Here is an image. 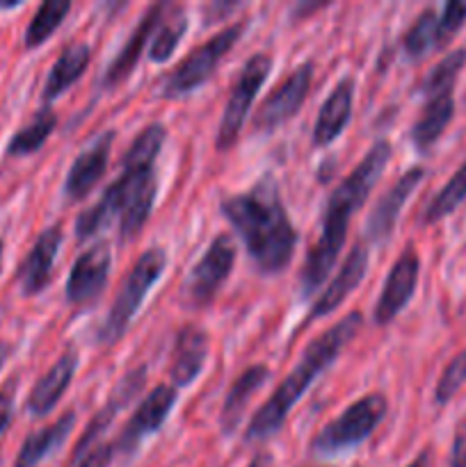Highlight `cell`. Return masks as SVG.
Returning a JSON list of instances; mask_svg holds the SVG:
<instances>
[{"label": "cell", "instance_id": "1", "mask_svg": "<svg viewBox=\"0 0 466 467\" xmlns=\"http://www.w3.org/2000/svg\"><path fill=\"white\" fill-rule=\"evenodd\" d=\"M164 140L167 128L163 123H151L131 141L122 158V173L110 182L94 205L78 214V240L94 237L112 222H117L122 240H132L144 228L158 194L155 158L163 150Z\"/></svg>", "mask_w": 466, "mask_h": 467}, {"label": "cell", "instance_id": "2", "mask_svg": "<svg viewBox=\"0 0 466 467\" xmlns=\"http://www.w3.org/2000/svg\"><path fill=\"white\" fill-rule=\"evenodd\" d=\"M388 160H391V144L387 140L375 141L368 149V153L359 160V164L332 192V196L327 201V208L323 213L320 235L315 240V244L311 246L300 274V287L304 296L318 292L323 287V283L329 278L338 255H341L343 244H345L352 214L368 199L375 182L379 181V176L387 169Z\"/></svg>", "mask_w": 466, "mask_h": 467}, {"label": "cell", "instance_id": "3", "mask_svg": "<svg viewBox=\"0 0 466 467\" xmlns=\"http://www.w3.org/2000/svg\"><path fill=\"white\" fill-rule=\"evenodd\" d=\"M219 210L260 274H279L288 267L300 235L274 182H259L249 192L224 196Z\"/></svg>", "mask_w": 466, "mask_h": 467}, {"label": "cell", "instance_id": "4", "mask_svg": "<svg viewBox=\"0 0 466 467\" xmlns=\"http://www.w3.org/2000/svg\"><path fill=\"white\" fill-rule=\"evenodd\" d=\"M361 327H364L361 313H350L345 315L341 322L334 324L329 331L320 333V336L306 347V351L302 354L295 369L279 383L277 390L270 395V400L256 410L249 427H247L245 431V442L268 441L270 436H274V433L283 427L288 413L295 409L297 401L304 397V392L313 386L315 379H318L320 374L327 372V369L332 368L334 360H336L338 356H341V351L350 345V340H355V336L359 333Z\"/></svg>", "mask_w": 466, "mask_h": 467}, {"label": "cell", "instance_id": "5", "mask_svg": "<svg viewBox=\"0 0 466 467\" xmlns=\"http://www.w3.org/2000/svg\"><path fill=\"white\" fill-rule=\"evenodd\" d=\"M164 267H167V255H164L163 249H149L137 258V263L132 265L131 272L123 278L117 296H114L108 317L103 319L99 333H96L99 345L110 347L117 340H122L123 333L131 327L132 317L140 310L142 301L146 299L151 287L163 276Z\"/></svg>", "mask_w": 466, "mask_h": 467}, {"label": "cell", "instance_id": "6", "mask_svg": "<svg viewBox=\"0 0 466 467\" xmlns=\"http://www.w3.org/2000/svg\"><path fill=\"white\" fill-rule=\"evenodd\" d=\"M388 413V401L382 392H370L347 406L336 420L324 424L311 442V451L323 459L350 451L368 441Z\"/></svg>", "mask_w": 466, "mask_h": 467}, {"label": "cell", "instance_id": "7", "mask_svg": "<svg viewBox=\"0 0 466 467\" xmlns=\"http://www.w3.org/2000/svg\"><path fill=\"white\" fill-rule=\"evenodd\" d=\"M242 30H245V23H233V26H227L224 30H219L217 35H213L210 39H206L204 44L196 46V48H192L190 53L167 73V78L163 80V87H160V94H163L164 99H178V96L190 94L196 87L208 82L210 76L215 73V68L222 64L224 55L236 46L238 39H240Z\"/></svg>", "mask_w": 466, "mask_h": 467}, {"label": "cell", "instance_id": "8", "mask_svg": "<svg viewBox=\"0 0 466 467\" xmlns=\"http://www.w3.org/2000/svg\"><path fill=\"white\" fill-rule=\"evenodd\" d=\"M270 68H272V57L265 53L254 55L245 62V67L238 73L236 82L231 87V94H228L227 108H224L222 121H219L217 137H215V144L217 149L227 150L236 144V140L240 137L242 126H245V119L249 114L251 103H254L256 94L263 87L265 78H268Z\"/></svg>", "mask_w": 466, "mask_h": 467}, {"label": "cell", "instance_id": "9", "mask_svg": "<svg viewBox=\"0 0 466 467\" xmlns=\"http://www.w3.org/2000/svg\"><path fill=\"white\" fill-rule=\"evenodd\" d=\"M233 265H236V244L228 235H217L185 278L183 296L187 304L195 308H206L213 304L217 292L231 276Z\"/></svg>", "mask_w": 466, "mask_h": 467}, {"label": "cell", "instance_id": "10", "mask_svg": "<svg viewBox=\"0 0 466 467\" xmlns=\"http://www.w3.org/2000/svg\"><path fill=\"white\" fill-rule=\"evenodd\" d=\"M174 404H176V388L174 386H158L140 401L135 413L131 415L128 424L123 427L122 436L114 441V450L117 456H131L135 454L137 447L160 431L164 420L172 413Z\"/></svg>", "mask_w": 466, "mask_h": 467}, {"label": "cell", "instance_id": "11", "mask_svg": "<svg viewBox=\"0 0 466 467\" xmlns=\"http://www.w3.org/2000/svg\"><path fill=\"white\" fill-rule=\"evenodd\" d=\"M311 82H313V64L304 62L292 68L291 76L283 78L277 89L263 100L254 117V126L268 132L295 117L309 96Z\"/></svg>", "mask_w": 466, "mask_h": 467}, {"label": "cell", "instance_id": "12", "mask_svg": "<svg viewBox=\"0 0 466 467\" xmlns=\"http://www.w3.org/2000/svg\"><path fill=\"white\" fill-rule=\"evenodd\" d=\"M112 269V254L108 242H96L82 251L73 263L67 281V301L73 306L90 304L105 290Z\"/></svg>", "mask_w": 466, "mask_h": 467}, {"label": "cell", "instance_id": "13", "mask_svg": "<svg viewBox=\"0 0 466 467\" xmlns=\"http://www.w3.org/2000/svg\"><path fill=\"white\" fill-rule=\"evenodd\" d=\"M420 274V260L414 249L402 251L400 258L393 263L391 272H388L387 281H384L382 295H379L377 306H375V322L379 327L391 324L397 315L405 310L414 296L416 285H418Z\"/></svg>", "mask_w": 466, "mask_h": 467}, {"label": "cell", "instance_id": "14", "mask_svg": "<svg viewBox=\"0 0 466 467\" xmlns=\"http://www.w3.org/2000/svg\"><path fill=\"white\" fill-rule=\"evenodd\" d=\"M425 178L423 167H411L409 171L402 173L391 187L382 194V199L377 201V205L373 208V213L365 219L364 237L365 242H384L391 237L393 228H396L397 217H400L402 208H405L407 199L416 192V187L420 185V181Z\"/></svg>", "mask_w": 466, "mask_h": 467}, {"label": "cell", "instance_id": "15", "mask_svg": "<svg viewBox=\"0 0 466 467\" xmlns=\"http://www.w3.org/2000/svg\"><path fill=\"white\" fill-rule=\"evenodd\" d=\"M62 237L59 223L48 226L46 231L39 233L32 249L23 258L21 267H18V285H21V292L26 296H35L46 290L50 274H53L55 258H58L59 246H62Z\"/></svg>", "mask_w": 466, "mask_h": 467}, {"label": "cell", "instance_id": "16", "mask_svg": "<svg viewBox=\"0 0 466 467\" xmlns=\"http://www.w3.org/2000/svg\"><path fill=\"white\" fill-rule=\"evenodd\" d=\"M112 141L114 130L103 132V135L96 137V140L73 160L71 169H69L67 173V181H64V194H67V199L82 201L91 190H94L96 182L103 178L105 169H108Z\"/></svg>", "mask_w": 466, "mask_h": 467}, {"label": "cell", "instance_id": "17", "mask_svg": "<svg viewBox=\"0 0 466 467\" xmlns=\"http://www.w3.org/2000/svg\"><path fill=\"white\" fill-rule=\"evenodd\" d=\"M368 246H365V242L359 240L352 246L350 255H347L345 263H343L341 272L332 278V283H329V285L324 287L323 295L318 296V301H315L313 308H311V315L306 317V322H313V319H320L324 317V315L334 313V310L356 290V285L364 281L365 272H368Z\"/></svg>", "mask_w": 466, "mask_h": 467}, {"label": "cell", "instance_id": "18", "mask_svg": "<svg viewBox=\"0 0 466 467\" xmlns=\"http://www.w3.org/2000/svg\"><path fill=\"white\" fill-rule=\"evenodd\" d=\"M208 356V333L199 327H183L174 337L169 356V379L174 388H187L201 374Z\"/></svg>", "mask_w": 466, "mask_h": 467}, {"label": "cell", "instance_id": "19", "mask_svg": "<svg viewBox=\"0 0 466 467\" xmlns=\"http://www.w3.org/2000/svg\"><path fill=\"white\" fill-rule=\"evenodd\" d=\"M167 9H169V5H164V3H155L146 9L144 16H142V21L137 23V27L132 30L131 39L123 44V48L119 50L117 57H114L112 62H110V67L105 68V73H103L105 87H117L119 82L126 80V78L131 76V71L135 68L137 59L142 57V50H144V46L149 44V39L155 35V30L160 27V23L164 21V12H167Z\"/></svg>", "mask_w": 466, "mask_h": 467}, {"label": "cell", "instance_id": "20", "mask_svg": "<svg viewBox=\"0 0 466 467\" xmlns=\"http://www.w3.org/2000/svg\"><path fill=\"white\" fill-rule=\"evenodd\" d=\"M78 369V351L73 347H69L58 360H55L53 368L35 383L30 397H27V410L35 418H46L50 410L58 406V401L62 400V395L67 392V388L71 386L73 377H76Z\"/></svg>", "mask_w": 466, "mask_h": 467}, {"label": "cell", "instance_id": "21", "mask_svg": "<svg viewBox=\"0 0 466 467\" xmlns=\"http://www.w3.org/2000/svg\"><path fill=\"white\" fill-rule=\"evenodd\" d=\"M352 103H355V80L352 78H343L338 85L334 87L332 94L320 108L318 119L313 126V144L315 146H329L334 140L343 135L352 119Z\"/></svg>", "mask_w": 466, "mask_h": 467}, {"label": "cell", "instance_id": "22", "mask_svg": "<svg viewBox=\"0 0 466 467\" xmlns=\"http://www.w3.org/2000/svg\"><path fill=\"white\" fill-rule=\"evenodd\" d=\"M423 96L425 105L420 109L418 119L414 121V128H411V140H414L418 150H428L446 132L448 123L455 117V96H452V89L423 91Z\"/></svg>", "mask_w": 466, "mask_h": 467}, {"label": "cell", "instance_id": "23", "mask_svg": "<svg viewBox=\"0 0 466 467\" xmlns=\"http://www.w3.org/2000/svg\"><path fill=\"white\" fill-rule=\"evenodd\" d=\"M90 59H91V48L85 44V41L69 44L67 48L59 53V57L55 59L48 76H46L44 91H41L46 103L55 100L58 96H62L69 87L76 85V82L82 78V73L87 71V67H90Z\"/></svg>", "mask_w": 466, "mask_h": 467}, {"label": "cell", "instance_id": "24", "mask_svg": "<svg viewBox=\"0 0 466 467\" xmlns=\"http://www.w3.org/2000/svg\"><path fill=\"white\" fill-rule=\"evenodd\" d=\"M270 379V369L265 365H251L247 368L236 381L228 388L227 397H224L222 413H219V424H222L224 433H233V429L240 424L242 415H245L247 404L251 401V397L265 386V381Z\"/></svg>", "mask_w": 466, "mask_h": 467}, {"label": "cell", "instance_id": "25", "mask_svg": "<svg viewBox=\"0 0 466 467\" xmlns=\"http://www.w3.org/2000/svg\"><path fill=\"white\" fill-rule=\"evenodd\" d=\"M73 424H76V410H69V413H64L62 418L55 420L48 427L30 433L21 445V450H18L14 467H37L41 461L48 459L53 451H58L64 445Z\"/></svg>", "mask_w": 466, "mask_h": 467}, {"label": "cell", "instance_id": "26", "mask_svg": "<svg viewBox=\"0 0 466 467\" xmlns=\"http://www.w3.org/2000/svg\"><path fill=\"white\" fill-rule=\"evenodd\" d=\"M55 126H58V114L50 108H41L21 130L14 132L12 140L7 141L5 155L7 158H23V155L37 153L46 144V140L53 135Z\"/></svg>", "mask_w": 466, "mask_h": 467}, {"label": "cell", "instance_id": "27", "mask_svg": "<svg viewBox=\"0 0 466 467\" xmlns=\"http://www.w3.org/2000/svg\"><path fill=\"white\" fill-rule=\"evenodd\" d=\"M69 12H71L69 0H46V3H41L26 27V48H39L41 44H46L48 36L62 26Z\"/></svg>", "mask_w": 466, "mask_h": 467}, {"label": "cell", "instance_id": "28", "mask_svg": "<svg viewBox=\"0 0 466 467\" xmlns=\"http://www.w3.org/2000/svg\"><path fill=\"white\" fill-rule=\"evenodd\" d=\"M466 201V162L450 176V181L432 196L423 213V223H437L455 213Z\"/></svg>", "mask_w": 466, "mask_h": 467}, {"label": "cell", "instance_id": "29", "mask_svg": "<svg viewBox=\"0 0 466 467\" xmlns=\"http://www.w3.org/2000/svg\"><path fill=\"white\" fill-rule=\"evenodd\" d=\"M402 46H405L407 55L414 59L423 57L432 48L441 46V39H439V16L434 9H425V12L418 14V18L405 32Z\"/></svg>", "mask_w": 466, "mask_h": 467}, {"label": "cell", "instance_id": "30", "mask_svg": "<svg viewBox=\"0 0 466 467\" xmlns=\"http://www.w3.org/2000/svg\"><path fill=\"white\" fill-rule=\"evenodd\" d=\"M185 30H187V18L185 14H183V9H178L176 16L164 18V21L160 23L158 30H155L154 39H151L149 57L154 59V62H164V59L172 57L176 46L181 44Z\"/></svg>", "mask_w": 466, "mask_h": 467}, {"label": "cell", "instance_id": "31", "mask_svg": "<svg viewBox=\"0 0 466 467\" xmlns=\"http://www.w3.org/2000/svg\"><path fill=\"white\" fill-rule=\"evenodd\" d=\"M466 64V48H457L452 53H448L441 62H437L432 67V71L428 73L423 82V91H434V89H455V82L460 78L461 68Z\"/></svg>", "mask_w": 466, "mask_h": 467}, {"label": "cell", "instance_id": "32", "mask_svg": "<svg viewBox=\"0 0 466 467\" xmlns=\"http://www.w3.org/2000/svg\"><path fill=\"white\" fill-rule=\"evenodd\" d=\"M466 383V349L460 351L455 358L448 363V368L443 369L441 379L437 383V390H434V400L439 406H446L457 392L461 390V386Z\"/></svg>", "mask_w": 466, "mask_h": 467}, {"label": "cell", "instance_id": "33", "mask_svg": "<svg viewBox=\"0 0 466 467\" xmlns=\"http://www.w3.org/2000/svg\"><path fill=\"white\" fill-rule=\"evenodd\" d=\"M114 456H117L114 442H99V445L90 447V450L80 451V454H71L69 467H110Z\"/></svg>", "mask_w": 466, "mask_h": 467}, {"label": "cell", "instance_id": "34", "mask_svg": "<svg viewBox=\"0 0 466 467\" xmlns=\"http://www.w3.org/2000/svg\"><path fill=\"white\" fill-rule=\"evenodd\" d=\"M466 23V3H448L443 14L439 16V39L441 44L450 39L457 30Z\"/></svg>", "mask_w": 466, "mask_h": 467}, {"label": "cell", "instance_id": "35", "mask_svg": "<svg viewBox=\"0 0 466 467\" xmlns=\"http://www.w3.org/2000/svg\"><path fill=\"white\" fill-rule=\"evenodd\" d=\"M14 392H16V386L14 381L9 383L7 388L0 390V436L7 431V427L12 424V415H14Z\"/></svg>", "mask_w": 466, "mask_h": 467}, {"label": "cell", "instance_id": "36", "mask_svg": "<svg viewBox=\"0 0 466 467\" xmlns=\"http://www.w3.org/2000/svg\"><path fill=\"white\" fill-rule=\"evenodd\" d=\"M450 467H466V420L457 427L455 441H452Z\"/></svg>", "mask_w": 466, "mask_h": 467}, {"label": "cell", "instance_id": "37", "mask_svg": "<svg viewBox=\"0 0 466 467\" xmlns=\"http://www.w3.org/2000/svg\"><path fill=\"white\" fill-rule=\"evenodd\" d=\"M247 467H270V456L268 454H256L254 459L249 461Z\"/></svg>", "mask_w": 466, "mask_h": 467}, {"label": "cell", "instance_id": "38", "mask_svg": "<svg viewBox=\"0 0 466 467\" xmlns=\"http://www.w3.org/2000/svg\"><path fill=\"white\" fill-rule=\"evenodd\" d=\"M407 467H428V454H420L418 459L411 461V463L407 465Z\"/></svg>", "mask_w": 466, "mask_h": 467}, {"label": "cell", "instance_id": "39", "mask_svg": "<svg viewBox=\"0 0 466 467\" xmlns=\"http://www.w3.org/2000/svg\"><path fill=\"white\" fill-rule=\"evenodd\" d=\"M7 356H9V347L7 345H0V369H3V365H5V360H7Z\"/></svg>", "mask_w": 466, "mask_h": 467}, {"label": "cell", "instance_id": "40", "mask_svg": "<svg viewBox=\"0 0 466 467\" xmlns=\"http://www.w3.org/2000/svg\"><path fill=\"white\" fill-rule=\"evenodd\" d=\"M18 5L21 3H0V9H14V7H18Z\"/></svg>", "mask_w": 466, "mask_h": 467}, {"label": "cell", "instance_id": "41", "mask_svg": "<svg viewBox=\"0 0 466 467\" xmlns=\"http://www.w3.org/2000/svg\"><path fill=\"white\" fill-rule=\"evenodd\" d=\"M3 255H5V244L3 240H0V272H3Z\"/></svg>", "mask_w": 466, "mask_h": 467}]
</instances>
